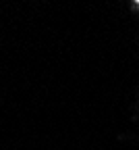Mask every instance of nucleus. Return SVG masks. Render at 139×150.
Returning <instances> with one entry per match:
<instances>
[{"instance_id": "f257e3e1", "label": "nucleus", "mask_w": 139, "mask_h": 150, "mask_svg": "<svg viewBox=\"0 0 139 150\" xmlns=\"http://www.w3.org/2000/svg\"><path fill=\"white\" fill-rule=\"evenodd\" d=\"M137 4H139V2H137Z\"/></svg>"}]
</instances>
